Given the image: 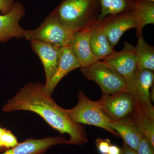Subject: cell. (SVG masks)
I'll list each match as a JSON object with an SVG mask.
<instances>
[{"label": "cell", "instance_id": "cell-1", "mask_svg": "<svg viewBox=\"0 0 154 154\" xmlns=\"http://www.w3.org/2000/svg\"><path fill=\"white\" fill-rule=\"evenodd\" d=\"M3 110L6 113L25 110L36 113L61 134H69L68 145L82 146L88 142L85 128L70 119L68 109L59 106L51 95L45 92L41 83H30L23 86L5 104Z\"/></svg>", "mask_w": 154, "mask_h": 154}, {"label": "cell", "instance_id": "cell-2", "mask_svg": "<svg viewBox=\"0 0 154 154\" xmlns=\"http://www.w3.org/2000/svg\"><path fill=\"white\" fill-rule=\"evenodd\" d=\"M98 0H63L53 12L61 23L75 33L98 21Z\"/></svg>", "mask_w": 154, "mask_h": 154}, {"label": "cell", "instance_id": "cell-3", "mask_svg": "<svg viewBox=\"0 0 154 154\" xmlns=\"http://www.w3.org/2000/svg\"><path fill=\"white\" fill-rule=\"evenodd\" d=\"M78 99L77 105L68 109L69 117L72 122L98 127L119 137L118 134L110 128L109 122L111 120L102 112L98 101L90 100L82 91L78 92Z\"/></svg>", "mask_w": 154, "mask_h": 154}, {"label": "cell", "instance_id": "cell-4", "mask_svg": "<svg viewBox=\"0 0 154 154\" xmlns=\"http://www.w3.org/2000/svg\"><path fill=\"white\" fill-rule=\"evenodd\" d=\"M75 33L63 25L52 11L38 28L25 30L24 38L29 41L38 40L62 47L68 45Z\"/></svg>", "mask_w": 154, "mask_h": 154}, {"label": "cell", "instance_id": "cell-5", "mask_svg": "<svg viewBox=\"0 0 154 154\" xmlns=\"http://www.w3.org/2000/svg\"><path fill=\"white\" fill-rule=\"evenodd\" d=\"M80 71L86 79L99 85L103 95L127 92L123 77L102 60L98 61L90 66L81 68Z\"/></svg>", "mask_w": 154, "mask_h": 154}, {"label": "cell", "instance_id": "cell-6", "mask_svg": "<svg viewBox=\"0 0 154 154\" xmlns=\"http://www.w3.org/2000/svg\"><path fill=\"white\" fill-rule=\"evenodd\" d=\"M102 61L123 77L126 83L127 91L129 93L138 69L134 46L129 42H124L121 51L118 52L115 51Z\"/></svg>", "mask_w": 154, "mask_h": 154}, {"label": "cell", "instance_id": "cell-7", "mask_svg": "<svg viewBox=\"0 0 154 154\" xmlns=\"http://www.w3.org/2000/svg\"><path fill=\"white\" fill-rule=\"evenodd\" d=\"M154 80V71L137 69L132 90L129 93L133 98L134 106L153 119L154 107L151 101L149 90Z\"/></svg>", "mask_w": 154, "mask_h": 154}, {"label": "cell", "instance_id": "cell-8", "mask_svg": "<svg viewBox=\"0 0 154 154\" xmlns=\"http://www.w3.org/2000/svg\"><path fill=\"white\" fill-rule=\"evenodd\" d=\"M102 112L111 121H117L128 116L134 107L133 98L128 92L103 95L99 101Z\"/></svg>", "mask_w": 154, "mask_h": 154}, {"label": "cell", "instance_id": "cell-9", "mask_svg": "<svg viewBox=\"0 0 154 154\" xmlns=\"http://www.w3.org/2000/svg\"><path fill=\"white\" fill-rule=\"evenodd\" d=\"M100 21L107 39L113 47L125 32L132 28L136 29L137 27L133 11L108 16Z\"/></svg>", "mask_w": 154, "mask_h": 154}, {"label": "cell", "instance_id": "cell-10", "mask_svg": "<svg viewBox=\"0 0 154 154\" xmlns=\"http://www.w3.org/2000/svg\"><path fill=\"white\" fill-rule=\"evenodd\" d=\"M25 14V6L16 2L11 12L0 15V42H6L13 38H24L25 30L19 22Z\"/></svg>", "mask_w": 154, "mask_h": 154}, {"label": "cell", "instance_id": "cell-11", "mask_svg": "<svg viewBox=\"0 0 154 154\" xmlns=\"http://www.w3.org/2000/svg\"><path fill=\"white\" fill-rule=\"evenodd\" d=\"M30 41L31 49L38 55L43 65L45 73V84H46L54 74L57 69L61 47L38 40Z\"/></svg>", "mask_w": 154, "mask_h": 154}, {"label": "cell", "instance_id": "cell-12", "mask_svg": "<svg viewBox=\"0 0 154 154\" xmlns=\"http://www.w3.org/2000/svg\"><path fill=\"white\" fill-rule=\"evenodd\" d=\"M94 25L75 32L68 44L79 61L81 68L90 66L99 61L91 52L89 43L90 34Z\"/></svg>", "mask_w": 154, "mask_h": 154}, {"label": "cell", "instance_id": "cell-13", "mask_svg": "<svg viewBox=\"0 0 154 154\" xmlns=\"http://www.w3.org/2000/svg\"><path fill=\"white\" fill-rule=\"evenodd\" d=\"M68 143V140L63 137H50L40 139L31 138L0 154H44L53 146Z\"/></svg>", "mask_w": 154, "mask_h": 154}, {"label": "cell", "instance_id": "cell-14", "mask_svg": "<svg viewBox=\"0 0 154 154\" xmlns=\"http://www.w3.org/2000/svg\"><path fill=\"white\" fill-rule=\"evenodd\" d=\"M81 68L79 61L68 45L61 48L57 69L49 82L44 85L45 91L49 95H52L56 87L64 77L72 71Z\"/></svg>", "mask_w": 154, "mask_h": 154}, {"label": "cell", "instance_id": "cell-15", "mask_svg": "<svg viewBox=\"0 0 154 154\" xmlns=\"http://www.w3.org/2000/svg\"><path fill=\"white\" fill-rule=\"evenodd\" d=\"M109 125L123 140L125 144L137 152L143 134L135 125L129 116L117 121H110Z\"/></svg>", "mask_w": 154, "mask_h": 154}, {"label": "cell", "instance_id": "cell-16", "mask_svg": "<svg viewBox=\"0 0 154 154\" xmlns=\"http://www.w3.org/2000/svg\"><path fill=\"white\" fill-rule=\"evenodd\" d=\"M89 43L91 52L99 60H103L115 51L107 39L100 21L93 25Z\"/></svg>", "mask_w": 154, "mask_h": 154}, {"label": "cell", "instance_id": "cell-17", "mask_svg": "<svg viewBox=\"0 0 154 154\" xmlns=\"http://www.w3.org/2000/svg\"><path fill=\"white\" fill-rule=\"evenodd\" d=\"M137 22V37L143 35L144 27L149 24H154V2L135 0L134 8Z\"/></svg>", "mask_w": 154, "mask_h": 154}, {"label": "cell", "instance_id": "cell-18", "mask_svg": "<svg viewBox=\"0 0 154 154\" xmlns=\"http://www.w3.org/2000/svg\"><path fill=\"white\" fill-rule=\"evenodd\" d=\"M100 14L98 21L108 16L133 11L135 0H98Z\"/></svg>", "mask_w": 154, "mask_h": 154}, {"label": "cell", "instance_id": "cell-19", "mask_svg": "<svg viewBox=\"0 0 154 154\" xmlns=\"http://www.w3.org/2000/svg\"><path fill=\"white\" fill-rule=\"evenodd\" d=\"M134 52L137 59V69H147L154 71V48L146 42L143 36L138 38Z\"/></svg>", "mask_w": 154, "mask_h": 154}, {"label": "cell", "instance_id": "cell-20", "mask_svg": "<svg viewBox=\"0 0 154 154\" xmlns=\"http://www.w3.org/2000/svg\"><path fill=\"white\" fill-rule=\"evenodd\" d=\"M129 116L138 129L149 140L154 147V119L135 106Z\"/></svg>", "mask_w": 154, "mask_h": 154}, {"label": "cell", "instance_id": "cell-21", "mask_svg": "<svg viewBox=\"0 0 154 154\" xmlns=\"http://www.w3.org/2000/svg\"><path fill=\"white\" fill-rule=\"evenodd\" d=\"M16 137L11 131L6 128H3L1 137V146L7 149L14 147L18 144Z\"/></svg>", "mask_w": 154, "mask_h": 154}, {"label": "cell", "instance_id": "cell-22", "mask_svg": "<svg viewBox=\"0 0 154 154\" xmlns=\"http://www.w3.org/2000/svg\"><path fill=\"white\" fill-rule=\"evenodd\" d=\"M154 147L149 140L143 135L138 147V154H154Z\"/></svg>", "mask_w": 154, "mask_h": 154}, {"label": "cell", "instance_id": "cell-23", "mask_svg": "<svg viewBox=\"0 0 154 154\" xmlns=\"http://www.w3.org/2000/svg\"><path fill=\"white\" fill-rule=\"evenodd\" d=\"M96 147L101 154H107L109 147L112 145L109 139L97 138L95 141Z\"/></svg>", "mask_w": 154, "mask_h": 154}, {"label": "cell", "instance_id": "cell-24", "mask_svg": "<svg viewBox=\"0 0 154 154\" xmlns=\"http://www.w3.org/2000/svg\"><path fill=\"white\" fill-rule=\"evenodd\" d=\"M15 0H0V12L5 14L11 12L15 4Z\"/></svg>", "mask_w": 154, "mask_h": 154}, {"label": "cell", "instance_id": "cell-25", "mask_svg": "<svg viewBox=\"0 0 154 154\" xmlns=\"http://www.w3.org/2000/svg\"><path fill=\"white\" fill-rule=\"evenodd\" d=\"M122 149L116 145H111L109 147L107 154H121Z\"/></svg>", "mask_w": 154, "mask_h": 154}, {"label": "cell", "instance_id": "cell-26", "mask_svg": "<svg viewBox=\"0 0 154 154\" xmlns=\"http://www.w3.org/2000/svg\"><path fill=\"white\" fill-rule=\"evenodd\" d=\"M121 154H138L137 152L126 145H123Z\"/></svg>", "mask_w": 154, "mask_h": 154}, {"label": "cell", "instance_id": "cell-27", "mask_svg": "<svg viewBox=\"0 0 154 154\" xmlns=\"http://www.w3.org/2000/svg\"><path fill=\"white\" fill-rule=\"evenodd\" d=\"M3 131V128H1V127L0 126V146L1 147H2V146H1V137H2V134Z\"/></svg>", "mask_w": 154, "mask_h": 154}, {"label": "cell", "instance_id": "cell-28", "mask_svg": "<svg viewBox=\"0 0 154 154\" xmlns=\"http://www.w3.org/2000/svg\"><path fill=\"white\" fill-rule=\"evenodd\" d=\"M8 149H7L5 148L0 146V152H5V151L7 150Z\"/></svg>", "mask_w": 154, "mask_h": 154}, {"label": "cell", "instance_id": "cell-29", "mask_svg": "<svg viewBox=\"0 0 154 154\" xmlns=\"http://www.w3.org/2000/svg\"><path fill=\"white\" fill-rule=\"evenodd\" d=\"M142 1H150V2H154V0H142Z\"/></svg>", "mask_w": 154, "mask_h": 154}]
</instances>
